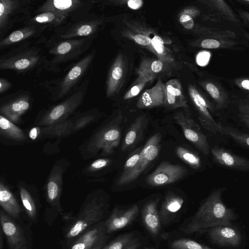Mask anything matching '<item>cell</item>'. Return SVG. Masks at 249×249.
<instances>
[{
	"label": "cell",
	"instance_id": "cell-43",
	"mask_svg": "<svg viewBox=\"0 0 249 249\" xmlns=\"http://www.w3.org/2000/svg\"><path fill=\"white\" fill-rule=\"evenodd\" d=\"M151 44L152 50L156 54L159 59L163 61L164 63L166 62H169L171 60L167 57L165 52V47L164 45V42L162 39L158 36H154L151 39Z\"/></svg>",
	"mask_w": 249,
	"mask_h": 249
},
{
	"label": "cell",
	"instance_id": "cell-48",
	"mask_svg": "<svg viewBox=\"0 0 249 249\" xmlns=\"http://www.w3.org/2000/svg\"><path fill=\"white\" fill-rule=\"evenodd\" d=\"M179 21L182 25L187 29H191L194 26V21L191 15L185 12L179 17Z\"/></svg>",
	"mask_w": 249,
	"mask_h": 249
},
{
	"label": "cell",
	"instance_id": "cell-28",
	"mask_svg": "<svg viewBox=\"0 0 249 249\" xmlns=\"http://www.w3.org/2000/svg\"><path fill=\"white\" fill-rule=\"evenodd\" d=\"M124 65L123 56L119 54L111 65L107 76L106 92L109 98L115 94L120 89L124 74Z\"/></svg>",
	"mask_w": 249,
	"mask_h": 249
},
{
	"label": "cell",
	"instance_id": "cell-35",
	"mask_svg": "<svg viewBox=\"0 0 249 249\" xmlns=\"http://www.w3.org/2000/svg\"><path fill=\"white\" fill-rule=\"evenodd\" d=\"M165 68V63L160 59L146 58L142 61L137 70L138 77L136 79L139 80L145 77L154 79Z\"/></svg>",
	"mask_w": 249,
	"mask_h": 249
},
{
	"label": "cell",
	"instance_id": "cell-24",
	"mask_svg": "<svg viewBox=\"0 0 249 249\" xmlns=\"http://www.w3.org/2000/svg\"><path fill=\"white\" fill-rule=\"evenodd\" d=\"M159 202V199L151 200L144 205L141 210L142 223L153 238L159 235L162 225L158 209Z\"/></svg>",
	"mask_w": 249,
	"mask_h": 249
},
{
	"label": "cell",
	"instance_id": "cell-22",
	"mask_svg": "<svg viewBox=\"0 0 249 249\" xmlns=\"http://www.w3.org/2000/svg\"><path fill=\"white\" fill-rule=\"evenodd\" d=\"M214 160L218 164L233 170L249 171V160L218 146L211 150Z\"/></svg>",
	"mask_w": 249,
	"mask_h": 249
},
{
	"label": "cell",
	"instance_id": "cell-53",
	"mask_svg": "<svg viewBox=\"0 0 249 249\" xmlns=\"http://www.w3.org/2000/svg\"><path fill=\"white\" fill-rule=\"evenodd\" d=\"M127 4L130 9L137 10L142 6L143 1L142 0H129L127 1Z\"/></svg>",
	"mask_w": 249,
	"mask_h": 249
},
{
	"label": "cell",
	"instance_id": "cell-41",
	"mask_svg": "<svg viewBox=\"0 0 249 249\" xmlns=\"http://www.w3.org/2000/svg\"><path fill=\"white\" fill-rule=\"evenodd\" d=\"M209 4L219 15L232 21L237 22L238 20L229 6L223 0H212Z\"/></svg>",
	"mask_w": 249,
	"mask_h": 249
},
{
	"label": "cell",
	"instance_id": "cell-16",
	"mask_svg": "<svg viewBox=\"0 0 249 249\" xmlns=\"http://www.w3.org/2000/svg\"><path fill=\"white\" fill-rule=\"evenodd\" d=\"M108 238L103 221L84 231L66 249H101Z\"/></svg>",
	"mask_w": 249,
	"mask_h": 249
},
{
	"label": "cell",
	"instance_id": "cell-29",
	"mask_svg": "<svg viewBox=\"0 0 249 249\" xmlns=\"http://www.w3.org/2000/svg\"><path fill=\"white\" fill-rule=\"evenodd\" d=\"M164 105L172 109L188 108L187 99L183 94L181 85L178 79H171L166 84Z\"/></svg>",
	"mask_w": 249,
	"mask_h": 249
},
{
	"label": "cell",
	"instance_id": "cell-36",
	"mask_svg": "<svg viewBox=\"0 0 249 249\" xmlns=\"http://www.w3.org/2000/svg\"><path fill=\"white\" fill-rule=\"evenodd\" d=\"M102 116V113L97 108L90 109L82 112L77 111L74 115V120L72 133L76 132L97 122Z\"/></svg>",
	"mask_w": 249,
	"mask_h": 249
},
{
	"label": "cell",
	"instance_id": "cell-51",
	"mask_svg": "<svg viewBox=\"0 0 249 249\" xmlns=\"http://www.w3.org/2000/svg\"><path fill=\"white\" fill-rule=\"evenodd\" d=\"M12 86V84L6 79L0 78V93L2 94L8 90Z\"/></svg>",
	"mask_w": 249,
	"mask_h": 249
},
{
	"label": "cell",
	"instance_id": "cell-39",
	"mask_svg": "<svg viewBox=\"0 0 249 249\" xmlns=\"http://www.w3.org/2000/svg\"><path fill=\"white\" fill-rule=\"evenodd\" d=\"M178 157L192 168L199 169L202 162L200 157L190 150L182 146H178L176 149Z\"/></svg>",
	"mask_w": 249,
	"mask_h": 249
},
{
	"label": "cell",
	"instance_id": "cell-5",
	"mask_svg": "<svg viewBox=\"0 0 249 249\" xmlns=\"http://www.w3.org/2000/svg\"><path fill=\"white\" fill-rule=\"evenodd\" d=\"M89 79H85L70 96L60 103L40 111L34 123L40 127L53 125L68 120L77 112L86 94Z\"/></svg>",
	"mask_w": 249,
	"mask_h": 249
},
{
	"label": "cell",
	"instance_id": "cell-4",
	"mask_svg": "<svg viewBox=\"0 0 249 249\" xmlns=\"http://www.w3.org/2000/svg\"><path fill=\"white\" fill-rule=\"evenodd\" d=\"M95 55V50L90 51L74 63L62 77L45 82L44 86L52 100L64 99L74 92L91 66Z\"/></svg>",
	"mask_w": 249,
	"mask_h": 249
},
{
	"label": "cell",
	"instance_id": "cell-8",
	"mask_svg": "<svg viewBox=\"0 0 249 249\" xmlns=\"http://www.w3.org/2000/svg\"><path fill=\"white\" fill-rule=\"evenodd\" d=\"M32 0H0V39L17 24L30 18L35 5Z\"/></svg>",
	"mask_w": 249,
	"mask_h": 249
},
{
	"label": "cell",
	"instance_id": "cell-19",
	"mask_svg": "<svg viewBox=\"0 0 249 249\" xmlns=\"http://www.w3.org/2000/svg\"><path fill=\"white\" fill-rule=\"evenodd\" d=\"M139 212V207L136 204L127 209L114 207L110 215L104 221L107 233L109 234L129 226L135 220Z\"/></svg>",
	"mask_w": 249,
	"mask_h": 249
},
{
	"label": "cell",
	"instance_id": "cell-60",
	"mask_svg": "<svg viewBox=\"0 0 249 249\" xmlns=\"http://www.w3.org/2000/svg\"><path fill=\"white\" fill-rule=\"evenodd\" d=\"M248 98H249V96H248Z\"/></svg>",
	"mask_w": 249,
	"mask_h": 249
},
{
	"label": "cell",
	"instance_id": "cell-46",
	"mask_svg": "<svg viewBox=\"0 0 249 249\" xmlns=\"http://www.w3.org/2000/svg\"><path fill=\"white\" fill-rule=\"evenodd\" d=\"M223 39L206 38L200 43V46L203 48L215 49L230 46V43L222 40Z\"/></svg>",
	"mask_w": 249,
	"mask_h": 249
},
{
	"label": "cell",
	"instance_id": "cell-52",
	"mask_svg": "<svg viewBox=\"0 0 249 249\" xmlns=\"http://www.w3.org/2000/svg\"><path fill=\"white\" fill-rule=\"evenodd\" d=\"M209 54L206 52H201L197 56L196 61L198 64L202 66L205 65L208 60Z\"/></svg>",
	"mask_w": 249,
	"mask_h": 249
},
{
	"label": "cell",
	"instance_id": "cell-3",
	"mask_svg": "<svg viewBox=\"0 0 249 249\" xmlns=\"http://www.w3.org/2000/svg\"><path fill=\"white\" fill-rule=\"evenodd\" d=\"M224 190H216L209 196L189 222L182 228L184 233L192 234L215 226L231 225L235 216L221 200Z\"/></svg>",
	"mask_w": 249,
	"mask_h": 249
},
{
	"label": "cell",
	"instance_id": "cell-27",
	"mask_svg": "<svg viewBox=\"0 0 249 249\" xmlns=\"http://www.w3.org/2000/svg\"><path fill=\"white\" fill-rule=\"evenodd\" d=\"M165 100V85L159 78L154 86L144 90L136 103L139 108H151L164 105Z\"/></svg>",
	"mask_w": 249,
	"mask_h": 249
},
{
	"label": "cell",
	"instance_id": "cell-15",
	"mask_svg": "<svg viewBox=\"0 0 249 249\" xmlns=\"http://www.w3.org/2000/svg\"><path fill=\"white\" fill-rule=\"evenodd\" d=\"M187 173V170L182 165L163 161L148 176L146 182L152 187L164 186L178 181Z\"/></svg>",
	"mask_w": 249,
	"mask_h": 249
},
{
	"label": "cell",
	"instance_id": "cell-11",
	"mask_svg": "<svg viewBox=\"0 0 249 249\" xmlns=\"http://www.w3.org/2000/svg\"><path fill=\"white\" fill-rule=\"evenodd\" d=\"M95 37L63 39L55 43L48 51L53 55L51 62L59 64L78 59L89 49Z\"/></svg>",
	"mask_w": 249,
	"mask_h": 249
},
{
	"label": "cell",
	"instance_id": "cell-55",
	"mask_svg": "<svg viewBox=\"0 0 249 249\" xmlns=\"http://www.w3.org/2000/svg\"><path fill=\"white\" fill-rule=\"evenodd\" d=\"M237 11L245 22L249 25V13L242 9H237Z\"/></svg>",
	"mask_w": 249,
	"mask_h": 249
},
{
	"label": "cell",
	"instance_id": "cell-14",
	"mask_svg": "<svg viewBox=\"0 0 249 249\" xmlns=\"http://www.w3.org/2000/svg\"><path fill=\"white\" fill-rule=\"evenodd\" d=\"M174 119L182 128L185 138L204 155L210 151L207 137L202 132L199 125L192 118L188 111L176 113Z\"/></svg>",
	"mask_w": 249,
	"mask_h": 249
},
{
	"label": "cell",
	"instance_id": "cell-9",
	"mask_svg": "<svg viewBox=\"0 0 249 249\" xmlns=\"http://www.w3.org/2000/svg\"><path fill=\"white\" fill-rule=\"evenodd\" d=\"M0 224L8 249H32V231L21 219H15L0 209Z\"/></svg>",
	"mask_w": 249,
	"mask_h": 249
},
{
	"label": "cell",
	"instance_id": "cell-56",
	"mask_svg": "<svg viewBox=\"0 0 249 249\" xmlns=\"http://www.w3.org/2000/svg\"><path fill=\"white\" fill-rule=\"evenodd\" d=\"M240 118L241 122L249 128V115L240 114Z\"/></svg>",
	"mask_w": 249,
	"mask_h": 249
},
{
	"label": "cell",
	"instance_id": "cell-45",
	"mask_svg": "<svg viewBox=\"0 0 249 249\" xmlns=\"http://www.w3.org/2000/svg\"><path fill=\"white\" fill-rule=\"evenodd\" d=\"M142 149H136L125 161L123 171L118 179H121L129 173L136 165L139 159Z\"/></svg>",
	"mask_w": 249,
	"mask_h": 249
},
{
	"label": "cell",
	"instance_id": "cell-23",
	"mask_svg": "<svg viewBox=\"0 0 249 249\" xmlns=\"http://www.w3.org/2000/svg\"><path fill=\"white\" fill-rule=\"evenodd\" d=\"M0 205L1 209L11 217L17 220L21 219L22 207L11 186L3 177H1L0 180Z\"/></svg>",
	"mask_w": 249,
	"mask_h": 249
},
{
	"label": "cell",
	"instance_id": "cell-17",
	"mask_svg": "<svg viewBox=\"0 0 249 249\" xmlns=\"http://www.w3.org/2000/svg\"><path fill=\"white\" fill-rule=\"evenodd\" d=\"M17 187L23 209L30 222L37 223L41 208L38 190L34 185L24 181H18Z\"/></svg>",
	"mask_w": 249,
	"mask_h": 249
},
{
	"label": "cell",
	"instance_id": "cell-20",
	"mask_svg": "<svg viewBox=\"0 0 249 249\" xmlns=\"http://www.w3.org/2000/svg\"><path fill=\"white\" fill-rule=\"evenodd\" d=\"M190 98L198 114V119L202 126L213 134L218 132L220 124L216 123L211 112V107L205 98L193 86H188Z\"/></svg>",
	"mask_w": 249,
	"mask_h": 249
},
{
	"label": "cell",
	"instance_id": "cell-31",
	"mask_svg": "<svg viewBox=\"0 0 249 249\" xmlns=\"http://www.w3.org/2000/svg\"><path fill=\"white\" fill-rule=\"evenodd\" d=\"M148 123L145 115L138 116L131 125L126 133L121 147L122 152L133 147L142 136Z\"/></svg>",
	"mask_w": 249,
	"mask_h": 249
},
{
	"label": "cell",
	"instance_id": "cell-12",
	"mask_svg": "<svg viewBox=\"0 0 249 249\" xmlns=\"http://www.w3.org/2000/svg\"><path fill=\"white\" fill-rule=\"evenodd\" d=\"M31 93L18 90L0 99V114L15 124L20 123L22 116L31 108Z\"/></svg>",
	"mask_w": 249,
	"mask_h": 249
},
{
	"label": "cell",
	"instance_id": "cell-42",
	"mask_svg": "<svg viewBox=\"0 0 249 249\" xmlns=\"http://www.w3.org/2000/svg\"><path fill=\"white\" fill-rule=\"evenodd\" d=\"M170 247L172 249H213L187 238L174 240L170 243Z\"/></svg>",
	"mask_w": 249,
	"mask_h": 249
},
{
	"label": "cell",
	"instance_id": "cell-26",
	"mask_svg": "<svg viewBox=\"0 0 249 249\" xmlns=\"http://www.w3.org/2000/svg\"><path fill=\"white\" fill-rule=\"evenodd\" d=\"M47 28L46 26L38 25H24L1 39L0 49L2 50L27 41L28 39L39 36Z\"/></svg>",
	"mask_w": 249,
	"mask_h": 249
},
{
	"label": "cell",
	"instance_id": "cell-18",
	"mask_svg": "<svg viewBox=\"0 0 249 249\" xmlns=\"http://www.w3.org/2000/svg\"><path fill=\"white\" fill-rule=\"evenodd\" d=\"M103 23V19L94 14H89L84 18L74 22L59 36L63 39L96 37Z\"/></svg>",
	"mask_w": 249,
	"mask_h": 249
},
{
	"label": "cell",
	"instance_id": "cell-7",
	"mask_svg": "<svg viewBox=\"0 0 249 249\" xmlns=\"http://www.w3.org/2000/svg\"><path fill=\"white\" fill-rule=\"evenodd\" d=\"M41 49L26 41L14 46L0 57V69L24 73L31 70L42 59Z\"/></svg>",
	"mask_w": 249,
	"mask_h": 249
},
{
	"label": "cell",
	"instance_id": "cell-34",
	"mask_svg": "<svg viewBox=\"0 0 249 249\" xmlns=\"http://www.w3.org/2000/svg\"><path fill=\"white\" fill-rule=\"evenodd\" d=\"M110 158L103 157L95 159L86 164L81 170V174L89 182L98 181L100 173L112 163Z\"/></svg>",
	"mask_w": 249,
	"mask_h": 249
},
{
	"label": "cell",
	"instance_id": "cell-49",
	"mask_svg": "<svg viewBox=\"0 0 249 249\" xmlns=\"http://www.w3.org/2000/svg\"><path fill=\"white\" fill-rule=\"evenodd\" d=\"M235 84L243 90L249 91V79L240 78L235 80Z\"/></svg>",
	"mask_w": 249,
	"mask_h": 249
},
{
	"label": "cell",
	"instance_id": "cell-38",
	"mask_svg": "<svg viewBox=\"0 0 249 249\" xmlns=\"http://www.w3.org/2000/svg\"><path fill=\"white\" fill-rule=\"evenodd\" d=\"M206 90L213 99L218 109L226 107L230 103L227 94L217 83L206 81L203 85Z\"/></svg>",
	"mask_w": 249,
	"mask_h": 249
},
{
	"label": "cell",
	"instance_id": "cell-59",
	"mask_svg": "<svg viewBox=\"0 0 249 249\" xmlns=\"http://www.w3.org/2000/svg\"><path fill=\"white\" fill-rule=\"evenodd\" d=\"M245 36L249 39V34H245Z\"/></svg>",
	"mask_w": 249,
	"mask_h": 249
},
{
	"label": "cell",
	"instance_id": "cell-33",
	"mask_svg": "<svg viewBox=\"0 0 249 249\" xmlns=\"http://www.w3.org/2000/svg\"><path fill=\"white\" fill-rule=\"evenodd\" d=\"M69 18L66 16L52 11L37 14L25 21L24 25H38L47 28L56 27L62 24Z\"/></svg>",
	"mask_w": 249,
	"mask_h": 249
},
{
	"label": "cell",
	"instance_id": "cell-54",
	"mask_svg": "<svg viewBox=\"0 0 249 249\" xmlns=\"http://www.w3.org/2000/svg\"><path fill=\"white\" fill-rule=\"evenodd\" d=\"M238 109L241 114L249 115V104L240 103L238 106Z\"/></svg>",
	"mask_w": 249,
	"mask_h": 249
},
{
	"label": "cell",
	"instance_id": "cell-2",
	"mask_svg": "<svg viewBox=\"0 0 249 249\" xmlns=\"http://www.w3.org/2000/svg\"><path fill=\"white\" fill-rule=\"evenodd\" d=\"M123 117L121 111L95 129L78 148L84 160L106 157L112 155L119 144L121 124Z\"/></svg>",
	"mask_w": 249,
	"mask_h": 249
},
{
	"label": "cell",
	"instance_id": "cell-57",
	"mask_svg": "<svg viewBox=\"0 0 249 249\" xmlns=\"http://www.w3.org/2000/svg\"><path fill=\"white\" fill-rule=\"evenodd\" d=\"M3 232L1 229H0V249H3V245H4V242L3 240L4 238H3Z\"/></svg>",
	"mask_w": 249,
	"mask_h": 249
},
{
	"label": "cell",
	"instance_id": "cell-32",
	"mask_svg": "<svg viewBox=\"0 0 249 249\" xmlns=\"http://www.w3.org/2000/svg\"><path fill=\"white\" fill-rule=\"evenodd\" d=\"M74 116L73 115L67 120L53 125L40 127L39 139L62 138L72 134Z\"/></svg>",
	"mask_w": 249,
	"mask_h": 249
},
{
	"label": "cell",
	"instance_id": "cell-47",
	"mask_svg": "<svg viewBox=\"0 0 249 249\" xmlns=\"http://www.w3.org/2000/svg\"><path fill=\"white\" fill-rule=\"evenodd\" d=\"M133 39L135 42L142 46L150 47L152 50L151 44V38L147 35L138 34L132 36Z\"/></svg>",
	"mask_w": 249,
	"mask_h": 249
},
{
	"label": "cell",
	"instance_id": "cell-21",
	"mask_svg": "<svg viewBox=\"0 0 249 249\" xmlns=\"http://www.w3.org/2000/svg\"><path fill=\"white\" fill-rule=\"evenodd\" d=\"M208 236L213 243L221 246H238L242 237L239 231L231 225H220L207 230Z\"/></svg>",
	"mask_w": 249,
	"mask_h": 249
},
{
	"label": "cell",
	"instance_id": "cell-50",
	"mask_svg": "<svg viewBox=\"0 0 249 249\" xmlns=\"http://www.w3.org/2000/svg\"><path fill=\"white\" fill-rule=\"evenodd\" d=\"M40 133V127L38 126H34L29 130L28 137L32 141L38 139Z\"/></svg>",
	"mask_w": 249,
	"mask_h": 249
},
{
	"label": "cell",
	"instance_id": "cell-6",
	"mask_svg": "<svg viewBox=\"0 0 249 249\" xmlns=\"http://www.w3.org/2000/svg\"><path fill=\"white\" fill-rule=\"evenodd\" d=\"M70 164V162L64 158L56 160L43 187L44 196L47 203L45 216L49 225H51L58 215L63 211L60 201L63 191V176Z\"/></svg>",
	"mask_w": 249,
	"mask_h": 249
},
{
	"label": "cell",
	"instance_id": "cell-40",
	"mask_svg": "<svg viewBox=\"0 0 249 249\" xmlns=\"http://www.w3.org/2000/svg\"><path fill=\"white\" fill-rule=\"evenodd\" d=\"M218 132L230 136L239 144L249 148V134L241 132L231 127H223L220 124Z\"/></svg>",
	"mask_w": 249,
	"mask_h": 249
},
{
	"label": "cell",
	"instance_id": "cell-58",
	"mask_svg": "<svg viewBox=\"0 0 249 249\" xmlns=\"http://www.w3.org/2000/svg\"><path fill=\"white\" fill-rule=\"evenodd\" d=\"M238 2H239L241 3H243V4H245L249 5V0H238Z\"/></svg>",
	"mask_w": 249,
	"mask_h": 249
},
{
	"label": "cell",
	"instance_id": "cell-13",
	"mask_svg": "<svg viewBox=\"0 0 249 249\" xmlns=\"http://www.w3.org/2000/svg\"><path fill=\"white\" fill-rule=\"evenodd\" d=\"M161 136L156 133L150 137L142 148L139 159L133 169L121 179H117L119 186L129 184L136 179L157 157L160 150Z\"/></svg>",
	"mask_w": 249,
	"mask_h": 249
},
{
	"label": "cell",
	"instance_id": "cell-1",
	"mask_svg": "<svg viewBox=\"0 0 249 249\" xmlns=\"http://www.w3.org/2000/svg\"><path fill=\"white\" fill-rule=\"evenodd\" d=\"M109 199L104 192L96 190L88 194L77 214L71 218L63 232V249H66L87 229L103 221L109 207Z\"/></svg>",
	"mask_w": 249,
	"mask_h": 249
},
{
	"label": "cell",
	"instance_id": "cell-25",
	"mask_svg": "<svg viewBox=\"0 0 249 249\" xmlns=\"http://www.w3.org/2000/svg\"><path fill=\"white\" fill-rule=\"evenodd\" d=\"M0 141L5 144L22 145L28 142V136L9 120L0 115Z\"/></svg>",
	"mask_w": 249,
	"mask_h": 249
},
{
	"label": "cell",
	"instance_id": "cell-44",
	"mask_svg": "<svg viewBox=\"0 0 249 249\" xmlns=\"http://www.w3.org/2000/svg\"><path fill=\"white\" fill-rule=\"evenodd\" d=\"M153 79L150 78H144L136 79L133 83L134 86L124 94V100L131 99L138 95L143 89L146 84Z\"/></svg>",
	"mask_w": 249,
	"mask_h": 249
},
{
	"label": "cell",
	"instance_id": "cell-30",
	"mask_svg": "<svg viewBox=\"0 0 249 249\" xmlns=\"http://www.w3.org/2000/svg\"><path fill=\"white\" fill-rule=\"evenodd\" d=\"M183 203V198L173 193L166 195L160 211L162 225L168 224L174 220Z\"/></svg>",
	"mask_w": 249,
	"mask_h": 249
},
{
	"label": "cell",
	"instance_id": "cell-10",
	"mask_svg": "<svg viewBox=\"0 0 249 249\" xmlns=\"http://www.w3.org/2000/svg\"><path fill=\"white\" fill-rule=\"evenodd\" d=\"M94 2L89 0H47L39 5L35 13L52 11L63 15L75 22L89 14Z\"/></svg>",
	"mask_w": 249,
	"mask_h": 249
},
{
	"label": "cell",
	"instance_id": "cell-37",
	"mask_svg": "<svg viewBox=\"0 0 249 249\" xmlns=\"http://www.w3.org/2000/svg\"><path fill=\"white\" fill-rule=\"evenodd\" d=\"M140 246L139 240L130 232L120 235L101 249H137Z\"/></svg>",
	"mask_w": 249,
	"mask_h": 249
}]
</instances>
